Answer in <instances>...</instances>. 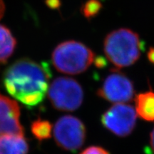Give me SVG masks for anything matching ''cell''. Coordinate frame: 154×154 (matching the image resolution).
<instances>
[{
	"mask_svg": "<svg viewBox=\"0 0 154 154\" xmlns=\"http://www.w3.org/2000/svg\"><path fill=\"white\" fill-rule=\"evenodd\" d=\"M53 132L57 146L72 153H76L82 147L86 137L85 125L72 115L63 116L58 119Z\"/></svg>",
	"mask_w": 154,
	"mask_h": 154,
	"instance_id": "5",
	"label": "cell"
},
{
	"mask_svg": "<svg viewBox=\"0 0 154 154\" xmlns=\"http://www.w3.org/2000/svg\"><path fill=\"white\" fill-rule=\"evenodd\" d=\"M147 57L149 62L154 64V47H151L147 53Z\"/></svg>",
	"mask_w": 154,
	"mask_h": 154,
	"instance_id": "17",
	"label": "cell"
},
{
	"mask_svg": "<svg viewBox=\"0 0 154 154\" xmlns=\"http://www.w3.org/2000/svg\"><path fill=\"white\" fill-rule=\"evenodd\" d=\"M95 54L82 42L69 40L58 44L51 54V62L59 72L77 75L86 72L95 61Z\"/></svg>",
	"mask_w": 154,
	"mask_h": 154,
	"instance_id": "3",
	"label": "cell"
},
{
	"mask_svg": "<svg viewBox=\"0 0 154 154\" xmlns=\"http://www.w3.org/2000/svg\"><path fill=\"white\" fill-rule=\"evenodd\" d=\"M136 112L126 103H115L103 113L101 122L103 126L118 137H126L134 131L136 125Z\"/></svg>",
	"mask_w": 154,
	"mask_h": 154,
	"instance_id": "6",
	"label": "cell"
},
{
	"mask_svg": "<svg viewBox=\"0 0 154 154\" xmlns=\"http://www.w3.org/2000/svg\"><path fill=\"white\" fill-rule=\"evenodd\" d=\"M17 39L10 29L0 24V63H5L14 52Z\"/></svg>",
	"mask_w": 154,
	"mask_h": 154,
	"instance_id": "11",
	"label": "cell"
},
{
	"mask_svg": "<svg viewBox=\"0 0 154 154\" xmlns=\"http://www.w3.org/2000/svg\"><path fill=\"white\" fill-rule=\"evenodd\" d=\"M103 9V4L100 0H86L81 7V13L88 20L95 18Z\"/></svg>",
	"mask_w": 154,
	"mask_h": 154,
	"instance_id": "13",
	"label": "cell"
},
{
	"mask_svg": "<svg viewBox=\"0 0 154 154\" xmlns=\"http://www.w3.org/2000/svg\"><path fill=\"white\" fill-rule=\"evenodd\" d=\"M134 92L132 81L124 73L115 69L103 80L97 90V95L111 103H126L131 101Z\"/></svg>",
	"mask_w": 154,
	"mask_h": 154,
	"instance_id": "7",
	"label": "cell"
},
{
	"mask_svg": "<svg viewBox=\"0 0 154 154\" xmlns=\"http://www.w3.org/2000/svg\"><path fill=\"white\" fill-rule=\"evenodd\" d=\"M20 108L17 102L0 93V136L24 135L20 122Z\"/></svg>",
	"mask_w": 154,
	"mask_h": 154,
	"instance_id": "8",
	"label": "cell"
},
{
	"mask_svg": "<svg viewBox=\"0 0 154 154\" xmlns=\"http://www.w3.org/2000/svg\"><path fill=\"white\" fill-rule=\"evenodd\" d=\"M51 78L48 63L22 58L5 71L2 84L9 95L24 106L32 109L44 101Z\"/></svg>",
	"mask_w": 154,
	"mask_h": 154,
	"instance_id": "1",
	"label": "cell"
},
{
	"mask_svg": "<svg viewBox=\"0 0 154 154\" xmlns=\"http://www.w3.org/2000/svg\"><path fill=\"white\" fill-rule=\"evenodd\" d=\"M31 131L39 142L51 137L52 125L49 121L38 118L31 124Z\"/></svg>",
	"mask_w": 154,
	"mask_h": 154,
	"instance_id": "12",
	"label": "cell"
},
{
	"mask_svg": "<svg viewBox=\"0 0 154 154\" xmlns=\"http://www.w3.org/2000/svg\"><path fill=\"white\" fill-rule=\"evenodd\" d=\"M46 4L51 9H57L60 7V0H46Z\"/></svg>",
	"mask_w": 154,
	"mask_h": 154,
	"instance_id": "16",
	"label": "cell"
},
{
	"mask_svg": "<svg viewBox=\"0 0 154 154\" xmlns=\"http://www.w3.org/2000/svg\"><path fill=\"white\" fill-rule=\"evenodd\" d=\"M147 154H154V128L150 134L149 145L146 149Z\"/></svg>",
	"mask_w": 154,
	"mask_h": 154,
	"instance_id": "15",
	"label": "cell"
},
{
	"mask_svg": "<svg viewBox=\"0 0 154 154\" xmlns=\"http://www.w3.org/2000/svg\"><path fill=\"white\" fill-rule=\"evenodd\" d=\"M136 112L140 119L154 122V91L152 90L142 92L135 99Z\"/></svg>",
	"mask_w": 154,
	"mask_h": 154,
	"instance_id": "10",
	"label": "cell"
},
{
	"mask_svg": "<svg viewBox=\"0 0 154 154\" xmlns=\"http://www.w3.org/2000/svg\"><path fill=\"white\" fill-rule=\"evenodd\" d=\"M80 154H110L109 151L98 146H91L84 149Z\"/></svg>",
	"mask_w": 154,
	"mask_h": 154,
	"instance_id": "14",
	"label": "cell"
},
{
	"mask_svg": "<svg viewBox=\"0 0 154 154\" xmlns=\"http://www.w3.org/2000/svg\"><path fill=\"white\" fill-rule=\"evenodd\" d=\"M5 12V5L3 0H0V19H2Z\"/></svg>",
	"mask_w": 154,
	"mask_h": 154,
	"instance_id": "18",
	"label": "cell"
},
{
	"mask_svg": "<svg viewBox=\"0 0 154 154\" xmlns=\"http://www.w3.org/2000/svg\"><path fill=\"white\" fill-rule=\"evenodd\" d=\"M48 98L55 109L61 111H74L84 101V90L81 84L72 78H56L48 89Z\"/></svg>",
	"mask_w": 154,
	"mask_h": 154,
	"instance_id": "4",
	"label": "cell"
},
{
	"mask_svg": "<svg viewBox=\"0 0 154 154\" xmlns=\"http://www.w3.org/2000/svg\"><path fill=\"white\" fill-rule=\"evenodd\" d=\"M29 145L24 135L0 136V154H28Z\"/></svg>",
	"mask_w": 154,
	"mask_h": 154,
	"instance_id": "9",
	"label": "cell"
},
{
	"mask_svg": "<svg viewBox=\"0 0 154 154\" xmlns=\"http://www.w3.org/2000/svg\"><path fill=\"white\" fill-rule=\"evenodd\" d=\"M142 42L139 34L128 28L109 32L103 40V51L116 69L132 66L140 57Z\"/></svg>",
	"mask_w": 154,
	"mask_h": 154,
	"instance_id": "2",
	"label": "cell"
}]
</instances>
